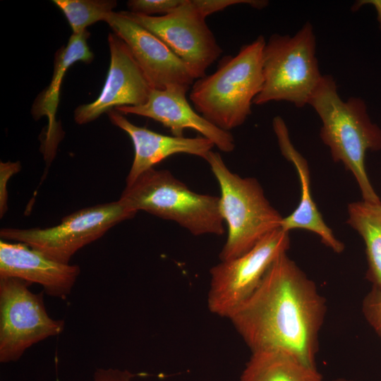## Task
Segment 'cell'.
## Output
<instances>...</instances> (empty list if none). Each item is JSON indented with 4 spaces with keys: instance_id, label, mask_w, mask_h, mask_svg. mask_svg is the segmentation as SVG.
I'll return each instance as SVG.
<instances>
[{
    "instance_id": "6da1fadb",
    "label": "cell",
    "mask_w": 381,
    "mask_h": 381,
    "mask_svg": "<svg viewBox=\"0 0 381 381\" xmlns=\"http://www.w3.org/2000/svg\"><path fill=\"white\" fill-rule=\"evenodd\" d=\"M326 312L315 282L284 253L229 320L251 352L284 351L316 367Z\"/></svg>"
},
{
    "instance_id": "7a4b0ae2",
    "label": "cell",
    "mask_w": 381,
    "mask_h": 381,
    "mask_svg": "<svg viewBox=\"0 0 381 381\" xmlns=\"http://www.w3.org/2000/svg\"><path fill=\"white\" fill-rule=\"evenodd\" d=\"M308 104L322 121L320 138L334 161L341 162L351 172L363 200L381 202L365 167L366 152L381 150V129L370 120L365 102L358 97L343 100L333 77L325 75Z\"/></svg>"
},
{
    "instance_id": "3957f363",
    "label": "cell",
    "mask_w": 381,
    "mask_h": 381,
    "mask_svg": "<svg viewBox=\"0 0 381 381\" xmlns=\"http://www.w3.org/2000/svg\"><path fill=\"white\" fill-rule=\"evenodd\" d=\"M264 37L226 56L212 74L195 80L189 98L196 111L219 128L241 126L251 114V105L263 85Z\"/></svg>"
},
{
    "instance_id": "277c9868",
    "label": "cell",
    "mask_w": 381,
    "mask_h": 381,
    "mask_svg": "<svg viewBox=\"0 0 381 381\" xmlns=\"http://www.w3.org/2000/svg\"><path fill=\"white\" fill-rule=\"evenodd\" d=\"M119 202L174 221L194 236L224 233L219 197L192 191L169 170L151 168L126 185Z\"/></svg>"
},
{
    "instance_id": "5b68a950",
    "label": "cell",
    "mask_w": 381,
    "mask_h": 381,
    "mask_svg": "<svg viewBox=\"0 0 381 381\" xmlns=\"http://www.w3.org/2000/svg\"><path fill=\"white\" fill-rule=\"evenodd\" d=\"M205 160L220 187V212L228 229L219 260L236 258L280 228L284 217L266 198L257 179L232 172L218 152H210Z\"/></svg>"
},
{
    "instance_id": "8992f818",
    "label": "cell",
    "mask_w": 381,
    "mask_h": 381,
    "mask_svg": "<svg viewBox=\"0 0 381 381\" xmlns=\"http://www.w3.org/2000/svg\"><path fill=\"white\" fill-rule=\"evenodd\" d=\"M263 85L253 104L286 101L296 107L308 104L321 75L316 57V39L307 22L293 36L272 35L262 52Z\"/></svg>"
},
{
    "instance_id": "52a82bcc",
    "label": "cell",
    "mask_w": 381,
    "mask_h": 381,
    "mask_svg": "<svg viewBox=\"0 0 381 381\" xmlns=\"http://www.w3.org/2000/svg\"><path fill=\"white\" fill-rule=\"evenodd\" d=\"M136 213L117 200L78 210L52 227L3 228L0 236L5 241L25 243L54 261L69 264L78 250Z\"/></svg>"
},
{
    "instance_id": "ba28073f",
    "label": "cell",
    "mask_w": 381,
    "mask_h": 381,
    "mask_svg": "<svg viewBox=\"0 0 381 381\" xmlns=\"http://www.w3.org/2000/svg\"><path fill=\"white\" fill-rule=\"evenodd\" d=\"M290 246L289 231L277 229L236 258L220 260L210 270L209 310L229 319L256 290L267 270Z\"/></svg>"
},
{
    "instance_id": "9c48e42d",
    "label": "cell",
    "mask_w": 381,
    "mask_h": 381,
    "mask_svg": "<svg viewBox=\"0 0 381 381\" xmlns=\"http://www.w3.org/2000/svg\"><path fill=\"white\" fill-rule=\"evenodd\" d=\"M32 284L16 277L0 278V362L18 361L25 351L64 329V320L47 312L44 294L33 293Z\"/></svg>"
},
{
    "instance_id": "30bf717a",
    "label": "cell",
    "mask_w": 381,
    "mask_h": 381,
    "mask_svg": "<svg viewBox=\"0 0 381 381\" xmlns=\"http://www.w3.org/2000/svg\"><path fill=\"white\" fill-rule=\"evenodd\" d=\"M126 16L159 38L190 68L195 80L206 75L207 69L222 49L191 0H185L174 12L146 16L122 11Z\"/></svg>"
},
{
    "instance_id": "8fae6325",
    "label": "cell",
    "mask_w": 381,
    "mask_h": 381,
    "mask_svg": "<svg viewBox=\"0 0 381 381\" xmlns=\"http://www.w3.org/2000/svg\"><path fill=\"white\" fill-rule=\"evenodd\" d=\"M105 22L128 46L152 89L193 84L195 78L187 65L159 38L122 11L111 12Z\"/></svg>"
},
{
    "instance_id": "7c38bea8",
    "label": "cell",
    "mask_w": 381,
    "mask_h": 381,
    "mask_svg": "<svg viewBox=\"0 0 381 381\" xmlns=\"http://www.w3.org/2000/svg\"><path fill=\"white\" fill-rule=\"evenodd\" d=\"M108 43L110 64L105 83L94 102L75 109L78 124L90 123L114 107L144 104L152 90L126 43L114 33L109 34Z\"/></svg>"
},
{
    "instance_id": "4fadbf2b",
    "label": "cell",
    "mask_w": 381,
    "mask_h": 381,
    "mask_svg": "<svg viewBox=\"0 0 381 381\" xmlns=\"http://www.w3.org/2000/svg\"><path fill=\"white\" fill-rule=\"evenodd\" d=\"M190 87L171 85L163 90L152 89L147 101L140 106H123L114 109L123 114H135L152 119L169 128L174 136L183 137L190 128L210 140L219 150L232 152L233 135L211 123L195 111L186 98Z\"/></svg>"
},
{
    "instance_id": "5bb4252c",
    "label": "cell",
    "mask_w": 381,
    "mask_h": 381,
    "mask_svg": "<svg viewBox=\"0 0 381 381\" xmlns=\"http://www.w3.org/2000/svg\"><path fill=\"white\" fill-rule=\"evenodd\" d=\"M80 273L78 265L54 261L25 243L0 241V278L39 284L47 295L66 299Z\"/></svg>"
},
{
    "instance_id": "9a60e30c",
    "label": "cell",
    "mask_w": 381,
    "mask_h": 381,
    "mask_svg": "<svg viewBox=\"0 0 381 381\" xmlns=\"http://www.w3.org/2000/svg\"><path fill=\"white\" fill-rule=\"evenodd\" d=\"M107 114L113 124L130 136L134 146V159L126 177V185L133 183L145 171L154 168L155 164L175 154L193 155L205 160L214 146L210 140L203 136H169L135 126L115 109L109 111Z\"/></svg>"
},
{
    "instance_id": "2e32d148",
    "label": "cell",
    "mask_w": 381,
    "mask_h": 381,
    "mask_svg": "<svg viewBox=\"0 0 381 381\" xmlns=\"http://www.w3.org/2000/svg\"><path fill=\"white\" fill-rule=\"evenodd\" d=\"M272 126L281 153L296 169L301 188L299 204L291 214L283 218L281 228L286 231L297 229L312 231L320 238L322 243L327 247L337 253H341L344 249V245L335 237L332 229L326 224L312 198L307 161L293 145L288 128L281 116L274 118Z\"/></svg>"
},
{
    "instance_id": "e0dca14e",
    "label": "cell",
    "mask_w": 381,
    "mask_h": 381,
    "mask_svg": "<svg viewBox=\"0 0 381 381\" xmlns=\"http://www.w3.org/2000/svg\"><path fill=\"white\" fill-rule=\"evenodd\" d=\"M87 30L78 35L73 34L67 44L55 54L54 66L52 80L48 87L37 97L32 107V114L36 119L46 115L49 118L47 138L54 140L56 135L55 114L59 102L60 87L63 78L72 64L77 61L90 63L94 58L87 40Z\"/></svg>"
},
{
    "instance_id": "ac0fdd59",
    "label": "cell",
    "mask_w": 381,
    "mask_h": 381,
    "mask_svg": "<svg viewBox=\"0 0 381 381\" xmlns=\"http://www.w3.org/2000/svg\"><path fill=\"white\" fill-rule=\"evenodd\" d=\"M239 381H323L316 367L279 350L251 352Z\"/></svg>"
},
{
    "instance_id": "d6986e66",
    "label": "cell",
    "mask_w": 381,
    "mask_h": 381,
    "mask_svg": "<svg viewBox=\"0 0 381 381\" xmlns=\"http://www.w3.org/2000/svg\"><path fill=\"white\" fill-rule=\"evenodd\" d=\"M347 222L365 243L368 278L373 286L381 288V202L363 200L350 203Z\"/></svg>"
},
{
    "instance_id": "ffe728a7",
    "label": "cell",
    "mask_w": 381,
    "mask_h": 381,
    "mask_svg": "<svg viewBox=\"0 0 381 381\" xmlns=\"http://www.w3.org/2000/svg\"><path fill=\"white\" fill-rule=\"evenodd\" d=\"M53 2L66 16L73 34L86 31L87 27L103 20L116 6L112 0H54Z\"/></svg>"
},
{
    "instance_id": "44dd1931",
    "label": "cell",
    "mask_w": 381,
    "mask_h": 381,
    "mask_svg": "<svg viewBox=\"0 0 381 381\" xmlns=\"http://www.w3.org/2000/svg\"><path fill=\"white\" fill-rule=\"evenodd\" d=\"M185 0H130L127 2L129 11L146 16L161 13L166 15L176 11Z\"/></svg>"
},
{
    "instance_id": "7402d4cb",
    "label": "cell",
    "mask_w": 381,
    "mask_h": 381,
    "mask_svg": "<svg viewBox=\"0 0 381 381\" xmlns=\"http://www.w3.org/2000/svg\"><path fill=\"white\" fill-rule=\"evenodd\" d=\"M362 311L381 341V288L373 286L363 301Z\"/></svg>"
},
{
    "instance_id": "603a6c76",
    "label": "cell",
    "mask_w": 381,
    "mask_h": 381,
    "mask_svg": "<svg viewBox=\"0 0 381 381\" xmlns=\"http://www.w3.org/2000/svg\"><path fill=\"white\" fill-rule=\"evenodd\" d=\"M21 165L19 162H0V217L5 214L8 210V194L7 184L10 178L20 171Z\"/></svg>"
},
{
    "instance_id": "cb8c5ba5",
    "label": "cell",
    "mask_w": 381,
    "mask_h": 381,
    "mask_svg": "<svg viewBox=\"0 0 381 381\" xmlns=\"http://www.w3.org/2000/svg\"><path fill=\"white\" fill-rule=\"evenodd\" d=\"M134 376L127 370L98 368L89 381H131Z\"/></svg>"
},
{
    "instance_id": "d4e9b609",
    "label": "cell",
    "mask_w": 381,
    "mask_h": 381,
    "mask_svg": "<svg viewBox=\"0 0 381 381\" xmlns=\"http://www.w3.org/2000/svg\"><path fill=\"white\" fill-rule=\"evenodd\" d=\"M364 4H371L375 7L377 12V19L381 30V0H360L353 4L351 10L357 11Z\"/></svg>"
},
{
    "instance_id": "484cf974",
    "label": "cell",
    "mask_w": 381,
    "mask_h": 381,
    "mask_svg": "<svg viewBox=\"0 0 381 381\" xmlns=\"http://www.w3.org/2000/svg\"><path fill=\"white\" fill-rule=\"evenodd\" d=\"M330 381H353V380L346 379V378H337V379H334V380H332Z\"/></svg>"
}]
</instances>
